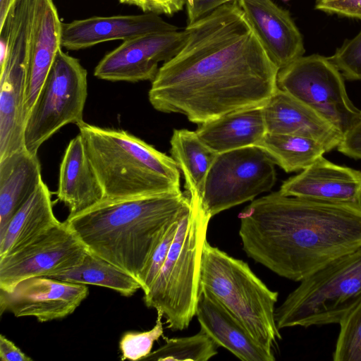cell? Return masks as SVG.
<instances>
[{"label": "cell", "instance_id": "1", "mask_svg": "<svg viewBox=\"0 0 361 361\" xmlns=\"http://www.w3.org/2000/svg\"><path fill=\"white\" fill-rule=\"evenodd\" d=\"M185 28L183 46L152 81L148 97L154 109L199 125L265 105L278 87L279 69L237 1Z\"/></svg>", "mask_w": 361, "mask_h": 361}, {"label": "cell", "instance_id": "2", "mask_svg": "<svg viewBox=\"0 0 361 361\" xmlns=\"http://www.w3.org/2000/svg\"><path fill=\"white\" fill-rule=\"evenodd\" d=\"M238 218L246 255L294 281L361 246V207L277 191L252 200Z\"/></svg>", "mask_w": 361, "mask_h": 361}, {"label": "cell", "instance_id": "3", "mask_svg": "<svg viewBox=\"0 0 361 361\" xmlns=\"http://www.w3.org/2000/svg\"><path fill=\"white\" fill-rule=\"evenodd\" d=\"M189 205L182 191L104 198L66 221L89 252L138 281L167 228Z\"/></svg>", "mask_w": 361, "mask_h": 361}, {"label": "cell", "instance_id": "4", "mask_svg": "<svg viewBox=\"0 0 361 361\" xmlns=\"http://www.w3.org/2000/svg\"><path fill=\"white\" fill-rule=\"evenodd\" d=\"M78 127L104 198L181 191L180 171L171 157L124 130L85 122Z\"/></svg>", "mask_w": 361, "mask_h": 361}, {"label": "cell", "instance_id": "5", "mask_svg": "<svg viewBox=\"0 0 361 361\" xmlns=\"http://www.w3.org/2000/svg\"><path fill=\"white\" fill-rule=\"evenodd\" d=\"M189 197L166 261L143 298L147 307L163 314L173 331L187 329L195 316L202 255L212 219L200 198Z\"/></svg>", "mask_w": 361, "mask_h": 361}, {"label": "cell", "instance_id": "6", "mask_svg": "<svg viewBox=\"0 0 361 361\" xmlns=\"http://www.w3.org/2000/svg\"><path fill=\"white\" fill-rule=\"evenodd\" d=\"M200 292L219 302L264 347L271 349L281 338L274 316L278 292L270 290L247 262L207 240L202 255Z\"/></svg>", "mask_w": 361, "mask_h": 361}, {"label": "cell", "instance_id": "7", "mask_svg": "<svg viewBox=\"0 0 361 361\" xmlns=\"http://www.w3.org/2000/svg\"><path fill=\"white\" fill-rule=\"evenodd\" d=\"M300 282L275 309L278 329L339 324L361 300V246Z\"/></svg>", "mask_w": 361, "mask_h": 361}, {"label": "cell", "instance_id": "8", "mask_svg": "<svg viewBox=\"0 0 361 361\" xmlns=\"http://www.w3.org/2000/svg\"><path fill=\"white\" fill-rule=\"evenodd\" d=\"M87 72L80 61L59 50L25 125V148L37 154L41 145L69 123L83 122Z\"/></svg>", "mask_w": 361, "mask_h": 361}, {"label": "cell", "instance_id": "9", "mask_svg": "<svg viewBox=\"0 0 361 361\" xmlns=\"http://www.w3.org/2000/svg\"><path fill=\"white\" fill-rule=\"evenodd\" d=\"M30 0H19L0 29V159L23 149Z\"/></svg>", "mask_w": 361, "mask_h": 361}, {"label": "cell", "instance_id": "10", "mask_svg": "<svg viewBox=\"0 0 361 361\" xmlns=\"http://www.w3.org/2000/svg\"><path fill=\"white\" fill-rule=\"evenodd\" d=\"M277 86L336 127L343 135L361 118L349 99L343 75L330 59L319 54L300 56L280 69Z\"/></svg>", "mask_w": 361, "mask_h": 361}, {"label": "cell", "instance_id": "11", "mask_svg": "<svg viewBox=\"0 0 361 361\" xmlns=\"http://www.w3.org/2000/svg\"><path fill=\"white\" fill-rule=\"evenodd\" d=\"M276 164L257 146L217 154L206 178L202 204L212 218L269 191Z\"/></svg>", "mask_w": 361, "mask_h": 361}, {"label": "cell", "instance_id": "12", "mask_svg": "<svg viewBox=\"0 0 361 361\" xmlns=\"http://www.w3.org/2000/svg\"><path fill=\"white\" fill-rule=\"evenodd\" d=\"M87 250L65 221L15 251L0 257V289L48 276L80 264Z\"/></svg>", "mask_w": 361, "mask_h": 361}, {"label": "cell", "instance_id": "13", "mask_svg": "<svg viewBox=\"0 0 361 361\" xmlns=\"http://www.w3.org/2000/svg\"><path fill=\"white\" fill-rule=\"evenodd\" d=\"M187 37L185 28L147 34L124 41L99 61L94 75L111 82H152L159 71V63L173 58Z\"/></svg>", "mask_w": 361, "mask_h": 361}, {"label": "cell", "instance_id": "14", "mask_svg": "<svg viewBox=\"0 0 361 361\" xmlns=\"http://www.w3.org/2000/svg\"><path fill=\"white\" fill-rule=\"evenodd\" d=\"M85 284L48 276L24 279L11 289H0V312L16 317H32L39 322L63 319L71 314L86 299Z\"/></svg>", "mask_w": 361, "mask_h": 361}, {"label": "cell", "instance_id": "15", "mask_svg": "<svg viewBox=\"0 0 361 361\" xmlns=\"http://www.w3.org/2000/svg\"><path fill=\"white\" fill-rule=\"evenodd\" d=\"M178 30L154 13L92 16L62 23L61 46L77 51L105 42H124L147 34Z\"/></svg>", "mask_w": 361, "mask_h": 361}, {"label": "cell", "instance_id": "16", "mask_svg": "<svg viewBox=\"0 0 361 361\" xmlns=\"http://www.w3.org/2000/svg\"><path fill=\"white\" fill-rule=\"evenodd\" d=\"M62 22L53 0H30L25 114L34 105L61 46Z\"/></svg>", "mask_w": 361, "mask_h": 361}, {"label": "cell", "instance_id": "17", "mask_svg": "<svg viewBox=\"0 0 361 361\" xmlns=\"http://www.w3.org/2000/svg\"><path fill=\"white\" fill-rule=\"evenodd\" d=\"M279 191L288 196L361 207V172L322 156L284 181Z\"/></svg>", "mask_w": 361, "mask_h": 361}, {"label": "cell", "instance_id": "18", "mask_svg": "<svg viewBox=\"0 0 361 361\" xmlns=\"http://www.w3.org/2000/svg\"><path fill=\"white\" fill-rule=\"evenodd\" d=\"M273 63L281 69L303 56V37L290 13L273 0H238Z\"/></svg>", "mask_w": 361, "mask_h": 361}, {"label": "cell", "instance_id": "19", "mask_svg": "<svg viewBox=\"0 0 361 361\" xmlns=\"http://www.w3.org/2000/svg\"><path fill=\"white\" fill-rule=\"evenodd\" d=\"M267 133L312 138L329 152L337 147L343 134L311 108L277 87L262 106Z\"/></svg>", "mask_w": 361, "mask_h": 361}, {"label": "cell", "instance_id": "20", "mask_svg": "<svg viewBox=\"0 0 361 361\" xmlns=\"http://www.w3.org/2000/svg\"><path fill=\"white\" fill-rule=\"evenodd\" d=\"M59 200L68 209V218L80 214L104 199L98 177L79 133L68 143L60 164Z\"/></svg>", "mask_w": 361, "mask_h": 361}, {"label": "cell", "instance_id": "21", "mask_svg": "<svg viewBox=\"0 0 361 361\" xmlns=\"http://www.w3.org/2000/svg\"><path fill=\"white\" fill-rule=\"evenodd\" d=\"M195 316L200 330L240 360H275L271 349L261 345L237 319L204 293L199 292Z\"/></svg>", "mask_w": 361, "mask_h": 361}, {"label": "cell", "instance_id": "22", "mask_svg": "<svg viewBox=\"0 0 361 361\" xmlns=\"http://www.w3.org/2000/svg\"><path fill=\"white\" fill-rule=\"evenodd\" d=\"M42 180L37 154L25 148L0 159V235Z\"/></svg>", "mask_w": 361, "mask_h": 361}, {"label": "cell", "instance_id": "23", "mask_svg": "<svg viewBox=\"0 0 361 361\" xmlns=\"http://www.w3.org/2000/svg\"><path fill=\"white\" fill-rule=\"evenodd\" d=\"M195 132L217 154L257 146L267 133L262 107L224 114L199 124Z\"/></svg>", "mask_w": 361, "mask_h": 361}, {"label": "cell", "instance_id": "24", "mask_svg": "<svg viewBox=\"0 0 361 361\" xmlns=\"http://www.w3.org/2000/svg\"><path fill=\"white\" fill-rule=\"evenodd\" d=\"M60 223L53 211L51 194L42 180L0 235V257L15 251Z\"/></svg>", "mask_w": 361, "mask_h": 361}, {"label": "cell", "instance_id": "25", "mask_svg": "<svg viewBox=\"0 0 361 361\" xmlns=\"http://www.w3.org/2000/svg\"><path fill=\"white\" fill-rule=\"evenodd\" d=\"M170 145L171 157L184 176L185 192L202 200L206 178L217 153L195 131L187 129H174Z\"/></svg>", "mask_w": 361, "mask_h": 361}, {"label": "cell", "instance_id": "26", "mask_svg": "<svg viewBox=\"0 0 361 361\" xmlns=\"http://www.w3.org/2000/svg\"><path fill=\"white\" fill-rule=\"evenodd\" d=\"M50 277L107 288L127 297L141 289L140 283L135 277L88 250L80 264Z\"/></svg>", "mask_w": 361, "mask_h": 361}, {"label": "cell", "instance_id": "27", "mask_svg": "<svg viewBox=\"0 0 361 361\" xmlns=\"http://www.w3.org/2000/svg\"><path fill=\"white\" fill-rule=\"evenodd\" d=\"M257 147L286 173L305 169L327 152L312 138L291 134L267 133Z\"/></svg>", "mask_w": 361, "mask_h": 361}, {"label": "cell", "instance_id": "28", "mask_svg": "<svg viewBox=\"0 0 361 361\" xmlns=\"http://www.w3.org/2000/svg\"><path fill=\"white\" fill-rule=\"evenodd\" d=\"M216 343L203 331L180 338H165V343L144 360L207 361L218 353Z\"/></svg>", "mask_w": 361, "mask_h": 361}, {"label": "cell", "instance_id": "29", "mask_svg": "<svg viewBox=\"0 0 361 361\" xmlns=\"http://www.w3.org/2000/svg\"><path fill=\"white\" fill-rule=\"evenodd\" d=\"M333 359L361 361V300L340 322Z\"/></svg>", "mask_w": 361, "mask_h": 361}, {"label": "cell", "instance_id": "30", "mask_svg": "<svg viewBox=\"0 0 361 361\" xmlns=\"http://www.w3.org/2000/svg\"><path fill=\"white\" fill-rule=\"evenodd\" d=\"M163 314L157 311V317L154 327L142 332H126L119 342L121 359L144 360L151 352L154 341L163 336Z\"/></svg>", "mask_w": 361, "mask_h": 361}, {"label": "cell", "instance_id": "31", "mask_svg": "<svg viewBox=\"0 0 361 361\" xmlns=\"http://www.w3.org/2000/svg\"><path fill=\"white\" fill-rule=\"evenodd\" d=\"M188 208L189 207L188 209ZM187 209L167 228L165 234L157 245V247L154 249L145 269L142 271L138 279V281L144 294L149 291L163 264H164L171 243L175 237L179 221Z\"/></svg>", "mask_w": 361, "mask_h": 361}, {"label": "cell", "instance_id": "32", "mask_svg": "<svg viewBox=\"0 0 361 361\" xmlns=\"http://www.w3.org/2000/svg\"><path fill=\"white\" fill-rule=\"evenodd\" d=\"M329 59L347 80H360L361 30L345 41Z\"/></svg>", "mask_w": 361, "mask_h": 361}, {"label": "cell", "instance_id": "33", "mask_svg": "<svg viewBox=\"0 0 361 361\" xmlns=\"http://www.w3.org/2000/svg\"><path fill=\"white\" fill-rule=\"evenodd\" d=\"M121 4L135 6L145 13L173 16L185 6L186 0H118Z\"/></svg>", "mask_w": 361, "mask_h": 361}, {"label": "cell", "instance_id": "34", "mask_svg": "<svg viewBox=\"0 0 361 361\" xmlns=\"http://www.w3.org/2000/svg\"><path fill=\"white\" fill-rule=\"evenodd\" d=\"M315 8L328 13L361 19V0H316Z\"/></svg>", "mask_w": 361, "mask_h": 361}, {"label": "cell", "instance_id": "35", "mask_svg": "<svg viewBox=\"0 0 361 361\" xmlns=\"http://www.w3.org/2000/svg\"><path fill=\"white\" fill-rule=\"evenodd\" d=\"M238 0H186L187 25L202 18L219 7Z\"/></svg>", "mask_w": 361, "mask_h": 361}, {"label": "cell", "instance_id": "36", "mask_svg": "<svg viewBox=\"0 0 361 361\" xmlns=\"http://www.w3.org/2000/svg\"><path fill=\"white\" fill-rule=\"evenodd\" d=\"M337 149L348 157L361 159V118L343 135Z\"/></svg>", "mask_w": 361, "mask_h": 361}, {"label": "cell", "instance_id": "37", "mask_svg": "<svg viewBox=\"0 0 361 361\" xmlns=\"http://www.w3.org/2000/svg\"><path fill=\"white\" fill-rule=\"evenodd\" d=\"M0 359L1 361L32 360L3 334L0 336Z\"/></svg>", "mask_w": 361, "mask_h": 361}, {"label": "cell", "instance_id": "38", "mask_svg": "<svg viewBox=\"0 0 361 361\" xmlns=\"http://www.w3.org/2000/svg\"><path fill=\"white\" fill-rule=\"evenodd\" d=\"M19 0H0V27L7 18L14 13Z\"/></svg>", "mask_w": 361, "mask_h": 361}, {"label": "cell", "instance_id": "39", "mask_svg": "<svg viewBox=\"0 0 361 361\" xmlns=\"http://www.w3.org/2000/svg\"><path fill=\"white\" fill-rule=\"evenodd\" d=\"M283 1H288V0H283Z\"/></svg>", "mask_w": 361, "mask_h": 361}]
</instances>
